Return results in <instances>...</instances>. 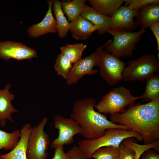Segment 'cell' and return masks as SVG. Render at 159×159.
<instances>
[{
    "mask_svg": "<svg viewBox=\"0 0 159 159\" xmlns=\"http://www.w3.org/2000/svg\"><path fill=\"white\" fill-rule=\"evenodd\" d=\"M110 121L138 132L144 145L159 141V99L145 104H133L122 112L111 115Z\"/></svg>",
    "mask_w": 159,
    "mask_h": 159,
    "instance_id": "6da1fadb",
    "label": "cell"
},
{
    "mask_svg": "<svg viewBox=\"0 0 159 159\" xmlns=\"http://www.w3.org/2000/svg\"><path fill=\"white\" fill-rule=\"evenodd\" d=\"M96 100L92 97L74 101L70 118L80 126V134L85 139L92 140L102 135L107 129L128 128L126 125L112 122L104 115L95 111Z\"/></svg>",
    "mask_w": 159,
    "mask_h": 159,
    "instance_id": "7a4b0ae2",
    "label": "cell"
},
{
    "mask_svg": "<svg viewBox=\"0 0 159 159\" xmlns=\"http://www.w3.org/2000/svg\"><path fill=\"white\" fill-rule=\"evenodd\" d=\"M129 138H135L139 142L143 141L141 135L135 130L129 128H111L107 129L102 135L97 138L79 141L78 147L85 159H87L91 158L98 149L110 146L119 147L124 140Z\"/></svg>",
    "mask_w": 159,
    "mask_h": 159,
    "instance_id": "3957f363",
    "label": "cell"
},
{
    "mask_svg": "<svg viewBox=\"0 0 159 159\" xmlns=\"http://www.w3.org/2000/svg\"><path fill=\"white\" fill-rule=\"evenodd\" d=\"M113 37L105 44V50L119 58L130 57L137 49L136 45L141 39L142 36L146 32L142 28L135 32H128L118 29H109L107 32Z\"/></svg>",
    "mask_w": 159,
    "mask_h": 159,
    "instance_id": "277c9868",
    "label": "cell"
},
{
    "mask_svg": "<svg viewBox=\"0 0 159 159\" xmlns=\"http://www.w3.org/2000/svg\"><path fill=\"white\" fill-rule=\"evenodd\" d=\"M143 98L133 96L130 90L123 86L115 87L104 95L95 106L97 111L104 115L122 112L127 106Z\"/></svg>",
    "mask_w": 159,
    "mask_h": 159,
    "instance_id": "5b68a950",
    "label": "cell"
},
{
    "mask_svg": "<svg viewBox=\"0 0 159 159\" xmlns=\"http://www.w3.org/2000/svg\"><path fill=\"white\" fill-rule=\"evenodd\" d=\"M127 63V66L125 67L122 73V80L125 81H142L159 72L158 59L154 54L143 55L129 60Z\"/></svg>",
    "mask_w": 159,
    "mask_h": 159,
    "instance_id": "8992f818",
    "label": "cell"
},
{
    "mask_svg": "<svg viewBox=\"0 0 159 159\" xmlns=\"http://www.w3.org/2000/svg\"><path fill=\"white\" fill-rule=\"evenodd\" d=\"M48 120L43 117L37 125L32 127L27 146V159H47L50 142L49 135L44 130Z\"/></svg>",
    "mask_w": 159,
    "mask_h": 159,
    "instance_id": "52a82bcc",
    "label": "cell"
},
{
    "mask_svg": "<svg viewBox=\"0 0 159 159\" xmlns=\"http://www.w3.org/2000/svg\"><path fill=\"white\" fill-rule=\"evenodd\" d=\"M104 46L105 44L90 55L74 64L66 80L67 85L77 83L84 76L92 75L99 72L98 69H94L93 68L98 66Z\"/></svg>",
    "mask_w": 159,
    "mask_h": 159,
    "instance_id": "ba28073f",
    "label": "cell"
},
{
    "mask_svg": "<svg viewBox=\"0 0 159 159\" xmlns=\"http://www.w3.org/2000/svg\"><path fill=\"white\" fill-rule=\"evenodd\" d=\"M126 63L105 50H103L98 66L101 77L110 85L122 80V73Z\"/></svg>",
    "mask_w": 159,
    "mask_h": 159,
    "instance_id": "9c48e42d",
    "label": "cell"
},
{
    "mask_svg": "<svg viewBox=\"0 0 159 159\" xmlns=\"http://www.w3.org/2000/svg\"><path fill=\"white\" fill-rule=\"evenodd\" d=\"M53 120L54 128L58 130L59 135L50 143L52 148L54 149L60 145H69L74 141V136L80 134V126L72 119L57 115L54 117Z\"/></svg>",
    "mask_w": 159,
    "mask_h": 159,
    "instance_id": "30bf717a",
    "label": "cell"
},
{
    "mask_svg": "<svg viewBox=\"0 0 159 159\" xmlns=\"http://www.w3.org/2000/svg\"><path fill=\"white\" fill-rule=\"evenodd\" d=\"M37 57L36 51L23 43L11 41L0 42V58L6 61L11 58L21 61Z\"/></svg>",
    "mask_w": 159,
    "mask_h": 159,
    "instance_id": "8fae6325",
    "label": "cell"
},
{
    "mask_svg": "<svg viewBox=\"0 0 159 159\" xmlns=\"http://www.w3.org/2000/svg\"><path fill=\"white\" fill-rule=\"evenodd\" d=\"M139 11L125 6H121L111 17L110 29H120L131 32L138 25L134 18Z\"/></svg>",
    "mask_w": 159,
    "mask_h": 159,
    "instance_id": "7c38bea8",
    "label": "cell"
},
{
    "mask_svg": "<svg viewBox=\"0 0 159 159\" xmlns=\"http://www.w3.org/2000/svg\"><path fill=\"white\" fill-rule=\"evenodd\" d=\"M53 1L52 0L47 1L49 6L48 10L41 21L27 28V33L29 37L35 38L47 33L57 32L56 20L52 14Z\"/></svg>",
    "mask_w": 159,
    "mask_h": 159,
    "instance_id": "4fadbf2b",
    "label": "cell"
},
{
    "mask_svg": "<svg viewBox=\"0 0 159 159\" xmlns=\"http://www.w3.org/2000/svg\"><path fill=\"white\" fill-rule=\"evenodd\" d=\"M11 87L10 84H7L4 89L0 90V125L2 127L5 125L6 120L14 122L12 114L18 112L11 104L14 96L9 92Z\"/></svg>",
    "mask_w": 159,
    "mask_h": 159,
    "instance_id": "5bb4252c",
    "label": "cell"
},
{
    "mask_svg": "<svg viewBox=\"0 0 159 159\" xmlns=\"http://www.w3.org/2000/svg\"><path fill=\"white\" fill-rule=\"evenodd\" d=\"M97 29L96 26L80 15L69 22V31L76 40L87 39Z\"/></svg>",
    "mask_w": 159,
    "mask_h": 159,
    "instance_id": "9a60e30c",
    "label": "cell"
},
{
    "mask_svg": "<svg viewBox=\"0 0 159 159\" xmlns=\"http://www.w3.org/2000/svg\"><path fill=\"white\" fill-rule=\"evenodd\" d=\"M32 127L29 123L24 124L20 130V139L16 145L9 152L1 155V158L4 159H27V144Z\"/></svg>",
    "mask_w": 159,
    "mask_h": 159,
    "instance_id": "2e32d148",
    "label": "cell"
},
{
    "mask_svg": "<svg viewBox=\"0 0 159 159\" xmlns=\"http://www.w3.org/2000/svg\"><path fill=\"white\" fill-rule=\"evenodd\" d=\"M80 15L97 26L99 34H105L110 29L111 17L102 14L92 7L86 5Z\"/></svg>",
    "mask_w": 159,
    "mask_h": 159,
    "instance_id": "e0dca14e",
    "label": "cell"
},
{
    "mask_svg": "<svg viewBox=\"0 0 159 159\" xmlns=\"http://www.w3.org/2000/svg\"><path fill=\"white\" fill-rule=\"evenodd\" d=\"M135 21L142 28L146 29L159 22V3L150 4L139 11Z\"/></svg>",
    "mask_w": 159,
    "mask_h": 159,
    "instance_id": "ac0fdd59",
    "label": "cell"
},
{
    "mask_svg": "<svg viewBox=\"0 0 159 159\" xmlns=\"http://www.w3.org/2000/svg\"><path fill=\"white\" fill-rule=\"evenodd\" d=\"M92 7L102 14L111 17L121 7L124 0H89Z\"/></svg>",
    "mask_w": 159,
    "mask_h": 159,
    "instance_id": "d6986e66",
    "label": "cell"
},
{
    "mask_svg": "<svg viewBox=\"0 0 159 159\" xmlns=\"http://www.w3.org/2000/svg\"><path fill=\"white\" fill-rule=\"evenodd\" d=\"M52 5L56 18L57 32L59 38H64L67 36L69 31V22L64 16L61 1L59 0H53Z\"/></svg>",
    "mask_w": 159,
    "mask_h": 159,
    "instance_id": "ffe728a7",
    "label": "cell"
},
{
    "mask_svg": "<svg viewBox=\"0 0 159 159\" xmlns=\"http://www.w3.org/2000/svg\"><path fill=\"white\" fill-rule=\"evenodd\" d=\"M85 0H73L61 1L62 9L69 21H71L80 15L86 5Z\"/></svg>",
    "mask_w": 159,
    "mask_h": 159,
    "instance_id": "44dd1931",
    "label": "cell"
},
{
    "mask_svg": "<svg viewBox=\"0 0 159 159\" xmlns=\"http://www.w3.org/2000/svg\"><path fill=\"white\" fill-rule=\"evenodd\" d=\"M87 46L82 43L67 44L60 47L61 53L73 64L82 59V53Z\"/></svg>",
    "mask_w": 159,
    "mask_h": 159,
    "instance_id": "7402d4cb",
    "label": "cell"
},
{
    "mask_svg": "<svg viewBox=\"0 0 159 159\" xmlns=\"http://www.w3.org/2000/svg\"><path fill=\"white\" fill-rule=\"evenodd\" d=\"M146 80V85L142 98L149 102L159 99V75L153 74Z\"/></svg>",
    "mask_w": 159,
    "mask_h": 159,
    "instance_id": "603a6c76",
    "label": "cell"
},
{
    "mask_svg": "<svg viewBox=\"0 0 159 159\" xmlns=\"http://www.w3.org/2000/svg\"><path fill=\"white\" fill-rule=\"evenodd\" d=\"M20 130L16 129L11 133L0 130V150H12L16 145L20 139Z\"/></svg>",
    "mask_w": 159,
    "mask_h": 159,
    "instance_id": "cb8c5ba5",
    "label": "cell"
},
{
    "mask_svg": "<svg viewBox=\"0 0 159 159\" xmlns=\"http://www.w3.org/2000/svg\"><path fill=\"white\" fill-rule=\"evenodd\" d=\"M72 64L68 59L60 53L57 56L54 67L57 74L66 80L72 67Z\"/></svg>",
    "mask_w": 159,
    "mask_h": 159,
    "instance_id": "d4e9b609",
    "label": "cell"
},
{
    "mask_svg": "<svg viewBox=\"0 0 159 159\" xmlns=\"http://www.w3.org/2000/svg\"><path fill=\"white\" fill-rule=\"evenodd\" d=\"M132 138H129L124 140L122 142L132 148L135 152L136 159H139L142 154L146 150L153 148L157 152L159 150V141L153 143L141 145L135 143Z\"/></svg>",
    "mask_w": 159,
    "mask_h": 159,
    "instance_id": "484cf974",
    "label": "cell"
},
{
    "mask_svg": "<svg viewBox=\"0 0 159 159\" xmlns=\"http://www.w3.org/2000/svg\"><path fill=\"white\" fill-rule=\"evenodd\" d=\"M119 147L110 146L100 148L92 155L95 159H119Z\"/></svg>",
    "mask_w": 159,
    "mask_h": 159,
    "instance_id": "4316f807",
    "label": "cell"
},
{
    "mask_svg": "<svg viewBox=\"0 0 159 159\" xmlns=\"http://www.w3.org/2000/svg\"><path fill=\"white\" fill-rule=\"evenodd\" d=\"M125 6L139 11L147 5L153 3H159V0H124Z\"/></svg>",
    "mask_w": 159,
    "mask_h": 159,
    "instance_id": "83f0119b",
    "label": "cell"
},
{
    "mask_svg": "<svg viewBox=\"0 0 159 159\" xmlns=\"http://www.w3.org/2000/svg\"><path fill=\"white\" fill-rule=\"evenodd\" d=\"M119 148V159H136L135 151L130 146L121 142Z\"/></svg>",
    "mask_w": 159,
    "mask_h": 159,
    "instance_id": "f1b7e54d",
    "label": "cell"
},
{
    "mask_svg": "<svg viewBox=\"0 0 159 159\" xmlns=\"http://www.w3.org/2000/svg\"><path fill=\"white\" fill-rule=\"evenodd\" d=\"M66 153L68 159H85L83 153L77 146H74Z\"/></svg>",
    "mask_w": 159,
    "mask_h": 159,
    "instance_id": "f546056e",
    "label": "cell"
},
{
    "mask_svg": "<svg viewBox=\"0 0 159 159\" xmlns=\"http://www.w3.org/2000/svg\"><path fill=\"white\" fill-rule=\"evenodd\" d=\"M63 145L57 146L54 148V153L52 159H68L67 154L65 153Z\"/></svg>",
    "mask_w": 159,
    "mask_h": 159,
    "instance_id": "4dcf8cb0",
    "label": "cell"
},
{
    "mask_svg": "<svg viewBox=\"0 0 159 159\" xmlns=\"http://www.w3.org/2000/svg\"><path fill=\"white\" fill-rule=\"evenodd\" d=\"M155 150L148 149L145 151L141 155V159H159V154Z\"/></svg>",
    "mask_w": 159,
    "mask_h": 159,
    "instance_id": "1f68e13d",
    "label": "cell"
},
{
    "mask_svg": "<svg viewBox=\"0 0 159 159\" xmlns=\"http://www.w3.org/2000/svg\"><path fill=\"white\" fill-rule=\"evenodd\" d=\"M150 28L153 33L156 40L157 51H159V22L151 26Z\"/></svg>",
    "mask_w": 159,
    "mask_h": 159,
    "instance_id": "d6a6232c",
    "label": "cell"
},
{
    "mask_svg": "<svg viewBox=\"0 0 159 159\" xmlns=\"http://www.w3.org/2000/svg\"><path fill=\"white\" fill-rule=\"evenodd\" d=\"M0 159H1V158L0 156Z\"/></svg>",
    "mask_w": 159,
    "mask_h": 159,
    "instance_id": "836d02e7",
    "label": "cell"
},
{
    "mask_svg": "<svg viewBox=\"0 0 159 159\" xmlns=\"http://www.w3.org/2000/svg\"><path fill=\"white\" fill-rule=\"evenodd\" d=\"M1 159H3V158H1Z\"/></svg>",
    "mask_w": 159,
    "mask_h": 159,
    "instance_id": "e575fe53",
    "label": "cell"
}]
</instances>
